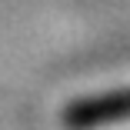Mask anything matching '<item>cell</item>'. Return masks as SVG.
Instances as JSON below:
<instances>
[{
  "label": "cell",
  "mask_w": 130,
  "mask_h": 130,
  "mask_svg": "<svg viewBox=\"0 0 130 130\" xmlns=\"http://www.w3.org/2000/svg\"><path fill=\"white\" fill-rule=\"evenodd\" d=\"M120 120H130V90L87 97L63 110V127H70V130H93V127H107V123H120Z\"/></svg>",
  "instance_id": "cell-1"
}]
</instances>
